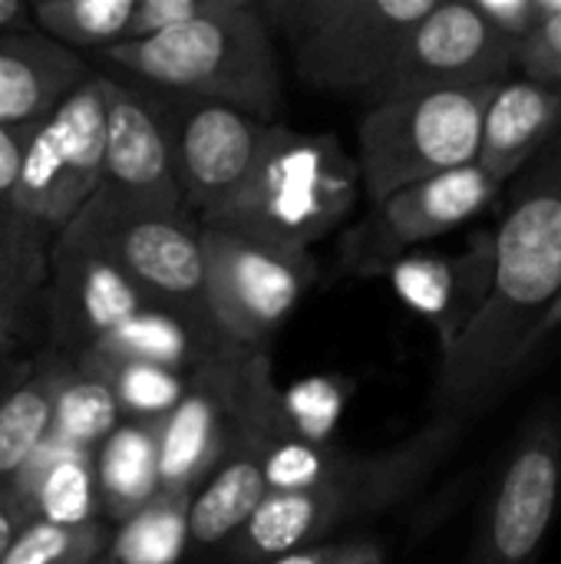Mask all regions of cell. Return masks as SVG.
Returning a JSON list of instances; mask_svg holds the SVG:
<instances>
[{"instance_id":"obj_21","label":"cell","mask_w":561,"mask_h":564,"mask_svg":"<svg viewBox=\"0 0 561 564\" xmlns=\"http://www.w3.org/2000/svg\"><path fill=\"white\" fill-rule=\"evenodd\" d=\"M159 426L122 420L112 436L93 453L99 509L112 525H122L145 509L159 492Z\"/></svg>"},{"instance_id":"obj_31","label":"cell","mask_w":561,"mask_h":564,"mask_svg":"<svg viewBox=\"0 0 561 564\" xmlns=\"http://www.w3.org/2000/svg\"><path fill=\"white\" fill-rule=\"evenodd\" d=\"M347 449L334 443H308L301 436H284L271 446L265 459L268 492H304L321 486L341 463Z\"/></svg>"},{"instance_id":"obj_26","label":"cell","mask_w":561,"mask_h":564,"mask_svg":"<svg viewBox=\"0 0 561 564\" xmlns=\"http://www.w3.org/2000/svg\"><path fill=\"white\" fill-rule=\"evenodd\" d=\"M122 423L119 403L106 380L79 357L69 360L53 406V433L86 453H96Z\"/></svg>"},{"instance_id":"obj_13","label":"cell","mask_w":561,"mask_h":564,"mask_svg":"<svg viewBox=\"0 0 561 564\" xmlns=\"http://www.w3.org/2000/svg\"><path fill=\"white\" fill-rule=\"evenodd\" d=\"M513 66V50L489 30L470 0H436V7L407 30L387 76L367 102L506 83Z\"/></svg>"},{"instance_id":"obj_30","label":"cell","mask_w":561,"mask_h":564,"mask_svg":"<svg viewBox=\"0 0 561 564\" xmlns=\"http://www.w3.org/2000/svg\"><path fill=\"white\" fill-rule=\"evenodd\" d=\"M354 383L344 377H311L294 390H281L284 416L294 436L308 443H331V433L347 410Z\"/></svg>"},{"instance_id":"obj_25","label":"cell","mask_w":561,"mask_h":564,"mask_svg":"<svg viewBox=\"0 0 561 564\" xmlns=\"http://www.w3.org/2000/svg\"><path fill=\"white\" fill-rule=\"evenodd\" d=\"M136 0H40L30 3L33 30L73 53H103L129 36Z\"/></svg>"},{"instance_id":"obj_11","label":"cell","mask_w":561,"mask_h":564,"mask_svg":"<svg viewBox=\"0 0 561 564\" xmlns=\"http://www.w3.org/2000/svg\"><path fill=\"white\" fill-rule=\"evenodd\" d=\"M561 502V416L539 410L509 446L466 564H539Z\"/></svg>"},{"instance_id":"obj_19","label":"cell","mask_w":561,"mask_h":564,"mask_svg":"<svg viewBox=\"0 0 561 564\" xmlns=\"http://www.w3.org/2000/svg\"><path fill=\"white\" fill-rule=\"evenodd\" d=\"M86 76V56L40 30L0 33V126H36Z\"/></svg>"},{"instance_id":"obj_5","label":"cell","mask_w":561,"mask_h":564,"mask_svg":"<svg viewBox=\"0 0 561 564\" xmlns=\"http://www.w3.org/2000/svg\"><path fill=\"white\" fill-rule=\"evenodd\" d=\"M436 0H258V13L291 53L298 76L324 93L370 99L407 30Z\"/></svg>"},{"instance_id":"obj_8","label":"cell","mask_w":561,"mask_h":564,"mask_svg":"<svg viewBox=\"0 0 561 564\" xmlns=\"http://www.w3.org/2000/svg\"><path fill=\"white\" fill-rule=\"evenodd\" d=\"M198 238L208 311L218 334L238 354L265 350L271 334L294 314L314 284V254L225 225L198 221Z\"/></svg>"},{"instance_id":"obj_29","label":"cell","mask_w":561,"mask_h":564,"mask_svg":"<svg viewBox=\"0 0 561 564\" xmlns=\"http://www.w3.org/2000/svg\"><path fill=\"white\" fill-rule=\"evenodd\" d=\"M112 525H53L43 519L23 522L0 564H96L106 558Z\"/></svg>"},{"instance_id":"obj_7","label":"cell","mask_w":561,"mask_h":564,"mask_svg":"<svg viewBox=\"0 0 561 564\" xmlns=\"http://www.w3.org/2000/svg\"><path fill=\"white\" fill-rule=\"evenodd\" d=\"M79 218L93 228L145 307L172 314L225 344L208 311L198 221L185 208L126 202L99 188Z\"/></svg>"},{"instance_id":"obj_36","label":"cell","mask_w":561,"mask_h":564,"mask_svg":"<svg viewBox=\"0 0 561 564\" xmlns=\"http://www.w3.org/2000/svg\"><path fill=\"white\" fill-rule=\"evenodd\" d=\"M33 126H0V205L10 202Z\"/></svg>"},{"instance_id":"obj_4","label":"cell","mask_w":561,"mask_h":564,"mask_svg":"<svg viewBox=\"0 0 561 564\" xmlns=\"http://www.w3.org/2000/svg\"><path fill=\"white\" fill-rule=\"evenodd\" d=\"M357 195L360 172L337 135H308L278 122L251 182L225 212L202 225L241 228L311 251L354 212Z\"/></svg>"},{"instance_id":"obj_39","label":"cell","mask_w":561,"mask_h":564,"mask_svg":"<svg viewBox=\"0 0 561 564\" xmlns=\"http://www.w3.org/2000/svg\"><path fill=\"white\" fill-rule=\"evenodd\" d=\"M33 30L30 3L23 0H0V33H26Z\"/></svg>"},{"instance_id":"obj_27","label":"cell","mask_w":561,"mask_h":564,"mask_svg":"<svg viewBox=\"0 0 561 564\" xmlns=\"http://www.w3.org/2000/svg\"><path fill=\"white\" fill-rule=\"evenodd\" d=\"M79 360L106 380L122 420L132 423H162L179 406L192 380V373H175L139 360H112L96 350L79 354Z\"/></svg>"},{"instance_id":"obj_37","label":"cell","mask_w":561,"mask_h":564,"mask_svg":"<svg viewBox=\"0 0 561 564\" xmlns=\"http://www.w3.org/2000/svg\"><path fill=\"white\" fill-rule=\"evenodd\" d=\"M23 522H30L26 509L17 502V496L10 492V486L0 489V558L7 555V549L17 539V532L23 529Z\"/></svg>"},{"instance_id":"obj_16","label":"cell","mask_w":561,"mask_h":564,"mask_svg":"<svg viewBox=\"0 0 561 564\" xmlns=\"http://www.w3.org/2000/svg\"><path fill=\"white\" fill-rule=\"evenodd\" d=\"M106 96V155H103V192L142 202L185 208L165 122L139 79L99 73ZM188 212V208H185Z\"/></svg>"},{"instance_id":"obj_14","label":"cell","mask_w":561,"mask_h":564,"mask_svg":"<svg viewBox=\"0 0 561 564\" xmlns=\"http://www.w3.org/2000/svg\"><path fill=\"white\" fill-rule=\"evenodd\" d=\"M142 307L139 291L76 215L50 245L46 317L56 350L79 357Z\"/></svg>"},{"instance_id":"obj_35","label":"cell","mask_w":561,"mask_h":564,"mask_svg":"<svg viewBox=\"0 0 561 564\" xmlns=\"http://www.w3.org/2000/svg\"><path fill=\"white\" fill-rule=\"evenodd\" d=\"M470 3L489 23V30L513 50V56L522 50L542 13V0H470Z\"/></svg>"},{"instance_id":"obj_24","label":"cell","mask_w":561,"mask_h":564,"mask_svg":"<svg viewBox=\"0 0 561 564\" xmlns=\"http://www.w3.org/2000/svg\"><path fill=\"white\" fill-rule=\"evenodd\" d=\"M73 357H56L0 400V489H7L30 456L53 433L56 390Z\"/></svg>"},{"instance_id":"obj_18","label":"cell","mask_w":561,"mask_h":564,"mask_svg":"<svg viewBox=\"0 0 561 564\" xmlns=\"http://www.w3.org/2000/svg\"><path fill=\"white\" fill-rule=\"evenodd\" d=\"M559 139L561 86L509 76L486 109L476 165L506 185Z\"/></svg>"},{"instance_id":"obj_1","label":"cell","mask_w":561,"mask_h":564,"mask_svg":"<svg viewBox=\"0 0 561 564\" xmlns=\"http://www.w3.org/2000/svg\"><path fill=\"white\" fill-rule=\"evenodd\" d=\"M561 291V139L552 142L513 188L493 231V291L473 327L440 357L433 413L473 420L496 403L499 380Z\"/></svg>"},{"instance_id":"obj_3","label":"cell","mask_w":561,"mask_h":564,"mask_svg":"<svg viewBox=\"0 0 561 564\" xmlns=\"http://www.w3.org/2000/svg\"><path fill=\"white\" fill-rule=\"evenodd\" d=\"M96 56L119 76L222 102L261 122H278L284 109L278 43L258 13V0H218L212 13L192 23Z\"/></svg>"},{"instance_id":"obj_6","label":"cell","mask_w":561,"mask_h":564,"mask_svg":"<svg viewBox=\"0 0 561 564\" xmlns=\"http://www.w3.org/2000/svg\"><path fill=\"white\" fill-rule=\"evenodd\" d=\"M503 83L374 102L357 129V172L370 202L476 162L486 109Z\"/></svg>"},{"instance_id":"obj_20","label":"cell","mask_w":561,"mask_h":564,"mask_svg":"<svg viewBox=\"0 0 561 564\" xmlns=\"http://www.w3.org/2000/svg\"><path fill=\"white\" fill-rule=\"evenodd\" d=\"M10 492L26 509L30 519L53 525H86L99 522V489L93 453L60 440L56 433L30 456L20 476L10 482Z\"/></svg>"},{"instance_id":"obj_15","label":"cell","mask_w":561,"mask_h":564,"mask_svg":"<svg viewBox=\"0 0 561 564\" xmlns=\"http://www.w3.org/2000/svg\"><path fill=\"white\" fill-rule=\"evenodd\" d=\"M245 357L212 360L188 380L185 397L159 426V486L195 496L222 466L238 433V367Z\"/></svg>"},{"instance_id":"obj_41","label":"cell","mask_w":561,"mask_h":564,"mask_svg":"<svg viewBox=\"0 0 561 564\" xmlns=\"http://www.w3.org/2000/svg\"><path fill=\"white\" fill-rule=\"evenodd\" d=\"M13 347H17L13 340H0V370H3V364H7V357H10Z\"/></svg>"},{"instance_id":"obj_40","label":"cell","mask_w":561,"mask_h":564,"mask_svg":"<svg viewBox=\"0 0 561 564\" xmlns=\"http://www.w3.org/2000/svg\"><path fill=\"white\" fill-rule=\"evenodd\" d=\"M341 542H324V545H311V549H301V552H288L281 558L268 564H327L337 555Z\"/></svg>"},{"instance_id":"obj_32","label":"cell","mask_w":561,"mask_h":564,"mask_svg":"<svg viewBox=\"0 0 561 564\" xmlns=\"http://www.w3.org/2000/svg\"><path fill=\"white\" fill-rule=\"evenodd\" d=\"M522 79L561 86V0H542V13L522 50L516 53Z\"/></svg>"},{"instance_id":"obj_34","label":"cell","mask_w":561,"mask_h":564,"mask_svg":"<svg viewBox=\"0 0 561 564\" xmlns=\"http://www.w3.org/2000/svg\"><path fill=\"white\" fill-rule=\"evenodd\" d=\"M561 334V291L552 297V304L542 311V317L529 327V334L519 340V347H516V354H513V360H509V367H506V373H503V380H499V390H496V400L509 390V387H516L522 377H529L536 367H539V360L546 357V347L552 344V337H559Z\"/></svg>"},{"instance_id":"obj_33","label":"cell","mask_w":561,"mask_h":564,"mask_svg":"<svg viewBox=\"0 0 561 564\" xmlns=\"http://www.w3.org/2000/svg\"><path fill=\"white\" fill-rule=\"evenodd\" d=\"M218 0H136L126 43H139L212 13Z\"/></svg>"},{"instance_id":"obj_22","label":"cell","mask_w":561,"mask_h":564,"mask_svg":"<svg viewBox=\"0 0 561 564\" xmlns=\"http://www.w3.org/2000/svg\"><path fill=\"white\" fill-rule=\"evenodd\" d=\"M56 235L0 205V340L20 344L50 281V245Z\"/></svg>"},{"instance_id":"obj_12","label":"cell","mask_w":561,"mask_h":564,"mask_svg":"<svg viewBox=\"0 0 561 564\" xmlns=\"http://www.w3.org/2000/svg\"><path fill=\"white\" fill-rule=\"evenodd\" d=\"M499 192L503 182H496L476 162L407 185L377 202L370 215L344 238V268L360 278L387 274L393 261L410 254V248L483 215L489 205H496Z\"/></svg>"},{"instance_id":"obj_10","label":"cell","mask_w":561,"mask_h":564,"mask_svg":"<svg viewBox=\"0 0 561 564\" xmlns=\"http://www.w3.org/2000/svg\"><path fill=\"white\" fill-rule=\"evenodd\" d=\"M165 122L182 202L195 221L225 212L251 182L278 122H261L222 102L142 83Z\"/></svg>"},{"instance_id":"obj_38","label":"cell","mask_w":561,"mask_h":564,"mask_svg":"<svg viewBox=\"0 0 561 564\" xmlns=\"http://www.w3.org/2000/svg\"><path fill=\"white\" fill-rule=\"evenodd\" d=\"M327 564H387V555H384V545L374 539H350V542H341L337 555Z\"/></svg>"},{"instance_id":"obj_28","label":"cell","mask_w":561,"mask_h":564,"mask_svg":"<svg viewBox=\"0 0 561 564\" xmlns=\"http://www.w3.org/2000/svg\"><path fill=\"white\" fill-rule=\"evenodd\" d=\"M188 496L159 492L145 509L112 529L109 564H175L188 545Z\"/></svg>"},{"instance_id":"obj_23","label":"cell","mask_w":561,"mask_h":564,"mask_svg":"<svg viewBox=\"0 0 561 564\" xmlns=\"http://www.w3.org/2000/svg\"><path fill=\"white\" fill-rule=\"evenodd\" d=\"M93 350L103 357H112V360H139V364L175 370V373H195L198 367H205L212 360L248 357V354H235L222 340L188 327L185 321L152 311V307H142L136 317L119 324Z\"/></svg>"},{"instance_id":"obj_2","label":"cell","mask_w":561,"mask_h":564,"mask_svg":"<svg viewBox=\"0 0 561 564\" xmlns=\"http://www.w3.org/2000/svg\"><path fill=\"white\" fill-rule=\"evenodd\" d=\"M466 420L433 416L384 453H347L314 489L271 492L251 522L225 545L235 564H268L288 552L324 545L334 532L367 522L410 499L460 446Z\"/></svg>"},{"instance_id":"obj_42","label":"cell","mask_w":561,"mask_h":564,"mask_svg":"<svg viewBox=\"0 0 561 564\" xmlns=\"http://www.w3.org/2000/svg\"><path fill=\"white\" fill-rule=\"evenodd\" d=\"M96 564H109V562H106V558H103V562H96Z\"/></svg>"},{"instance_id":"obj_9","label":"cell","mask_w":561,"mask_h":564,"mask_svg":"<svg viewBox=\"0 0 561 564\" xmlns=\"http://www.w3.org/2000/svg\"><path fill=\"white\" fill-rule=\"evenodd\" d=\"M106 155V96L89 73L46 119L33 126L10 208L60 235L99 192Z\"/></svg>"},{"instance_id":"obj_17","label":"cell","mask_w":561,"mask_h":564,"mask_svg":"<svg viewBox=\"0 0 561 564\" xmlns=\"http://www.w3.org/2000/svg\"><path fill=\"white\" fill-rule=\"evenodd\" d=\"M397 297L440 340V357L473 327L493 291V231H473L456 254H403L390 264Z\"/></svg>"}]
</instances>
